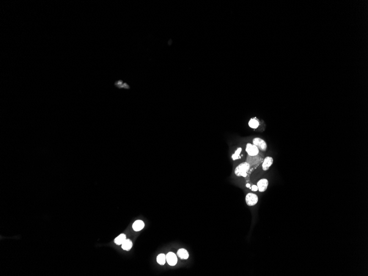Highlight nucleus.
<instances>
[{
  "label": "nucleus",
  "instance_id": "423d86ee",
  "mask_svg": "<svg viewBox=\"0 0 368 276\" xmlns=\"http://www.w3.org/2000/svg\"><path fill=\"white\" fill-rule=\"evenodd\" d=\"M166 259L167 264L170 266H175L178 262V258L176 255L172 252H169L166 255Z\"/></svg>",
  "mask_w": 368,
  "mask_h": 276
},
{
  "label": "nucleus",
  "instance_id": "1a4fd4ad",
  "mask_svg": "<svg viewBox=\"0 0 368 276\" xmlns=\"http://www.w3.org/2000/svg\"><path fill=\"white\" fill-rule=\"evenodd\" d=\"M177 254L181 259H189V254L188 251L185 248H180L178 251Z\"/></svg>",
  "mask_w": 368,
  "mask_h": 276
},
{
  "label": "nucleus",
  "instance_id": "20e7f679",
  "mask_svg": "<svg viewBox=\"0 0 368 276\" xmlns=\"http://www.w3.org/2000/svg\"><path fill=\"white\" fill-rule=\"evenodd\" d=\"M252 143L254 145H255L258 148L259 150L263 152L267 150V143L262 138L259 137H256L254 138Z\"/></svg>",
  "mask_w": 368,
  "mask_h": 276
},
{
  "label": "nucleus",
  "instance_id": "2eb2a0df",
  "mask_svg": "<svg viewBox=\"0 0 368 276\" xmlns=\"http://www.w3.org/2000/svg\"><path fill=\"white\" fill-rule=\"evenodd\" d=\"M251 190H252V191H258V187H257V185H253L252 186H251Z\"/></svg>",
  "mask_w": 368,
  "mask_h": 276
},
{
  "label": "nucleus",
  "instance_id": "4468645a",
  "mask_svg": "<svg viewBox=\"0 0 368 276\" xmlns=\"http://www.w3.org/2000/svg\"><path fill=\"white\" fill-rule=\"evenodd\" d=\"M241 152H242V148L241 147L238 148L235 151L234 153L232 156V158L233 159V160H236L239 159V158H240V154Z\"/></svg>",
  "mask_w": 368,
  "mask_h": 276
},
{
  "label": "nucleus",
  "instance_id": "6e6552de",
  "mask_svg": "<svg viewBox=\"0 0 368 276\" xmlns=\"http://www.w3.org/2000/svg\"><path fill=\"white\" fill-rule=\"evenodd\" d=\"M145 227V223L141 220H137L134 222L132 225V228L134 231H141Z\"/></svg>",
  "mask_w": 368,
  "mask_h": 276
},
{
  "label": "nucleus",
  "instance_id": "dca6fc26",
  "mask_svg": "<svg viewBox=\"0 0 368 276\" xmlns=\"http://www.w3.org/2000/svg\"><path fill=\"white\" fill-rule=\"evenodd\" d=\"M246 187H247V188H250V184H247L246 185Z\"/></svg>",
  "mask_w": 368,
  "mask_h": 276
},
{
  "label": "nucleus",
  "instance_id": "0eeeda50",
  "mask_svg": "<svg viewBox=\"0 0 368 276\" xmlns=\"http://www.w3.org/2000/svg\"><path fill=\"white\" fill-rule=\"evenodd\" d=\"M273 163V158L271 157L268 156L264 159L263 162L262 163V168L263 171H267L269 169L270 167L272 166Z\"/></svg>",
  "mask_w": 368,
  "mask_h": 276
},
{
  "label": "nucleus",
  "instance_id": "9b49d317",
  "mask_svg": "<svg viewBox=\"0 0 368 276\" xmlns=\"http://www.w3.org/2000/svg\"><path fill=\"white\" fill-rule=\"evenodd\" d=\"M126 240V237L125 234H121L120 235H119L116 238H115V239L114 240V242L117 245H122L123 242H124Z\"/></svg>",
  "mask_w": 368,
  "mask_h": 276
},
{
  "label": "nucleus",
  "instance_id": "39448f33",
  "mask_svg": "<svg viewBox=\"0 0 368 276\" xmlns=\"http://www.w3.org/2000/svg\"><path fill=\"white\" fill-rule=\"evenodd\" d=\"M268 180L267 179H261L257 182V186L258 187V191L261 192L266 191L268 186Z\"/></svg>",
  "mask_w": 368,
  "mask_h": 276
},
{
  "label": "nucleus",
  "instance_id": "f257e3e1",
  "mask_svg": "<svg viewBox=\"0 0 368 276\" xmlns=\"http://www.w3.org/2000/svg\"><path fill=\"white\" fill-rule=\"evenodd\" d=\"M250 168V165L248 162H243L240 164L235 169V174L237 176H243L245 178L247 176V172Z\"/></svg>",
  "mask_w": 368,
  "mask_h": 276
},
{
  "label": "nucleus",
  "instance_id": "ddd939ff",
  "mask_svg": "<svg viewBox=\"0 0 368 276\" xmlns=\"http://www.w3.org/2000/svg\"><path fill=\"white\" fill-rule=\"evenodd\" d=\"M259 122L256 118H251L249 122V126L254 129H256L259 126Z\"/></svg>",
  "mask_w": 368,
  "mask_h": 276
},
{
  "label": "nucleus",
  "instance_id": "f8f14e48",
  "mask_svg": "<svg viewBox=\"0 0 368 276\" xmlns=\"http://www.w3.org/2000/svg\"><path fill=\"white\" fill-rule=\"evenodd\" d=\"M166 255L164 254H159L156 257L157 262L161 265H164L166 262Z\"/></svg>",
  "mask_w": 368,
  "mask_h": 276
},
{
  "label": "nucleus",
  "instance_id": "f03ea898",
  "mask_svg": "<svg viewBox=\"0 0 368 276\" xmlns=\"http://www.w3.org/2000/svg\"><path fill=\"white\" fill-rule=\"evenodd\" d=\"M258 201V196L253 193H249L246 195L245 202L249 206L256 205Z\"/></svg>",
  "mask_w": 368,
  "mask_h": 276
},
{
  "label": "nucleus",
  "instance_id": "7ed1b4c3",
  "mask_svg": "<svg viewBox=\"0 0 368 276\" xmlns=\"http://www.w3.org/2000/svg\"><path fill=\"white\" fill-rule=\"evenodd\" d=\"M245 151L250 157H255L259 153L258 148L255 145L250 143H247Z\"/></svg>",
  "mask_w": 368,
  "mask_h": 276
},
{
  "label": "nucleus",
  "instance_id": "9d476101",
  "mask_svg": "<svg viewBox=\"0 0 368 276\" xmlns=\"http://www.w3.org/2000/svg\"><path fill=\"white\" fill-rule=\"evenodd\" d=\"M121 245H122L121 246H122L123 250H126V251H129L132 247L133 244H132V241L131 240L126 239V240L124 242H123V244Z\"/></svg>",
  "mask_w": 368,
  "mask_h": 276
}]
</instances>
